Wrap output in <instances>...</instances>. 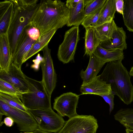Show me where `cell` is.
<instances>
[{
    "label": "cell",
    "instance_id": "cell-6",
    "mask_svg": "<svg viewBox=\"0 0 133 133\" xmlns=\"http://www.w3.org/2000/svg\"><path fill=\"white\" fill-rule=\"evenodd\" d=\"M0 110L4 115L11 118L22 132H29L38 129L36 121L28 111L13 107L0 99Z\"/></svg>",
    "mask_w": 133,
    "mask_h": 133
},
{
    "label": "cell",
    "instance_id": "cell-2",
    "mask_svg": "<svg viewBox=\"0 0 133 133\" xmlns=\"http://www.w3.org/2000/svg\"><path fill=\"white\" fill-rule=\"evenodd\" d=\"M99 76L101 78L110 85L112 91L124 103L128 105L133 102L131 76L122 61L107 63Z\"/></svg>",
    "mask_w": 133,
    "mask_h": 133
},
{
    "label": "cell",
    "instance_id": "cell-17",
    "mask_svg": "<svg viewBox=\"0 0 133 133\" xmlns=\"http://www.w3.org/2000/svg\"><path fill=\"white\" fill-rule=\"evenodd\" d=\"M93 0H80L77 4L69 9L70 13L66 25L79 26L85 18L84 8Z\"/></svg>",
    "mask_w": 133,
    "mask_h": 133
},
{
    "label": "cell",
    "instance_id": "cell-27",
    "mask_svg": "<svg viewBox=\"0 0 133 133\" xmlns=\"http://www.w3.org/2000/svg\"><path fill=\"white\" fill-rule=\"evenodd\" d=\"M0 92L16 95L20 99L22 94L12 85L1 79Z\"/></svg>",
    "mask_w": 133,
    "mask_h": 133
},
{
    "label": "cell",
    "instance_id": "cell-22",
    "mask_svg": "<svg viewBox=\"0 0 133 133\" xmlns=\"http://www.w3.org/2000/svg\"><path fill=\"white\" fill-rule=\"evenodd\" d=\"M116 11L115 0H106L103 6L99 18L94 28L103 23L111 22L115 18Z\"/></svg>",
    "mask_w": 133,
    "mask_h": 133
},
{
    "label": "cell",
    "instance_id": "cell-11",
    "mask_svg": "<svg viewBox=\"0 0 133 133\" xmlns=\"http://www.w3.org/2000/svg\"><path fill=\"white\" fill-rule=\"evenodd\" d=\"M21 68L11 62L7 71L0 70V79L12 85L22 93L28 92L29 86Z\"/></svg>",
    "mask_w": 133,
    "mask_h": 133
},
{
    "label": "cell",
    "instance_id": "cell-8",
    "mask_svg": "<svg viewBox=\"0 0 133 133\" xmlns=\"http://www.w3.org/2000/svg\"><path fill=\"white\" fill-rule=\"evenodd\" d=\"M79 39V26H74L66 31L58 49L57 56L60 61L66 64L74 60Z\"/></svg>",
    "mask_w": 133,
    "mask_h": 133
},
{
    "label": "cell",
    "instance_id": "cell-10",
    "mask_svg": "<svg viewBox=\"0 0 133 133\" xmlns=\"http://www.w3.org/2000/svg\"><path fill=\"white\" fill-rule=\"evenodd\" d=\"M79 95L71 92L64 93L54 100L53 108L60 116L69 118L77 115L76 109Z\"/></svg>",
    "mask_w": 133,
    "mask_h": 133
},
{
    "label": "cell",
    "instance_id": "cell-3",
    "mask_svg": "<svg viewBox=\"0 0 133 133\" xmlns=\"http://www.w3.org/2000/svg\"><path fill=\"white\" fill-rule=\"evenodd\" d=\"M13 15L7 35L12 60L20 37L25 27L31 23L39 5L37 0H12Z\"/></svg>",
    "mask_w": 133,
    "mask_h": 133
},
{
    "label": "cell",
    "instance_id": "cell-34",
    "mask_svg": "<svg viewBox=\"0 0 133 133\" xmlns=\"http://www.w3.org/2000/svg\"><path fill=\"white\" fill-rule=\"evenodd\" d=\"M129 73L131 76L133 77V66H132L131 68L129 71Z\"/></svg>",
    "mask_w": 133,
    "mask_h": 133
},
{
    "label": "cell",
    "instance_id": "cell-1",
    "mask_svg": "<svg viewBox=\"0 0 133 133\" xmlns=\"http://www.w3.org/2000/svg\"><path fill=\"white\" fill-rule=\"evenodd\" d=\"M70 13L66 4L60 0H41L31 24L39 30L41 36L66 25Z\"/></svg>",
    "mask_w": 133,
    "mask_h": 133
},
{
    "label": "cell",
    "instance_id": "cell-24",
    "mask_svg": "<svg viewBox=\"0 0 133 133\" xmlns=\"http://www.w3.org/2000/svg\"><path fill=\"white\" fill-rule=\"evenodd\" d=\"M114 20L94 27L95 32L98 38L102 42L110 39L117 27Z\"/></svg>",
    "mask_w": 133,
    "mask_h": 133
},
{
    "label": "cell",
    "instance_id": "cell-23",
    "mask_svg": "<svg viewBox=\"0 0 133 133\" xmlns=\"http://www.w3.org/2000/svg\"><path fill=\"white\" fill-rule=\"evenodd\" d=\"M114 117L126 129L133 130V108H121L116 112Z\"/></svg>",
    "mask_w": 133,
    "mask_h": 133
},
{
    "label": "cell",
    "instance_id": "cell-33",
    "mask_svg": "<svg viewBox=\"0 0 133 133\" xmlns=\"http://www.w3.org/2000/svg\"><path fill=\"white\" fill-rule=\"evenodd\" d=\"M0 133H4L3 132H1ZM20 133H51L48 132H46L44 131H42L39 129H37L34 131L29 132H21Z\"/></svg>",
    "mask_w": 133,
    "mask_h": 133
},
{
    "label": "cell",
    "instance_id": "cell-14",
    "mask_svg": "<svg viewBox=\"0 0 133 133\" xmlns=\"http://www.w3.org/2000/svg\"><path fill=\"white\" fill-rule=\"evenodd\" d=\"M125 32L122 27L117 26L113 32L111 38L102 42V47L107 50L112 51L119 49L123 50L127 48Z\"/></svg>",
    "mask_w": 133,
    "mask_h": 133
},
{
    "label": "cell",
    "instance_id": "cell-30",
    "mask_svg": "<svg viewBox=\"0 0 133 133\" xmlns=\"http://www.w3.org/2000/svg\"><path fill=\"white\" fill-rule=\"evenodd\" d=\"M115 95L114 94L112 91L111 93L109 94L104 95L101 96L103 98L105 101L109 104L110 114L114 108V98Z\"/></svg>",
    "mask_w": 133,
    "mask_h": 133
},
{
    "label": "cell",
    "instance_id": "cell-4",
    "mask_svg": "<svg viewBox=\"0 0 133 133\" xmlns=\"http://www.w3.org/2000/svg\"><path fill=\"white\" fill-rule=\"evenodd\" d=\"M29 86V91L22 94L20 99L27 109H52L51 98L42 81L30 78L25 75Z\"/></svg>",
    "mask_w": 133,
    "mask_h": 133
},
{
    "label": "cell",
    "instance_id": "cell-16",
    "mask_svg": "<svg viewBox=\"0 0 133 133\" xmlns=\"http://www.w3.org/2000/svg\"><path fill=\"white\" fill-rule=\"evenodd\" d=\"M12 0L0 2V34L7 33L14 10Z\"/></svg>",
    "mask_w": 133,
    "mask_h": 133
},
{
    "label": "cell",
    "instance_id": "cell-12",
    "mask_svg": "<svg viewBox=\"0 0 133 133\" xmlns=\"http://www.w3.org/2000/svg\"><path fill=\"white\" fill-rule=\"evenodd\" d=\"M27 26L24 28L20 37L12 61L13 64L21 68L23 63L25 57L37 41L34 39L28 34Z\"/></svg>",
    "mask_w": 133,
    "mask_h": 133
},
{
    "label": "cell",
    "instance_id": "cell-31",
    "mask_svg": "<svg viewBox=\"0 0 133 133\" xmlns=\"http://www.w3.org/2000/svg\"><path fill=\"white\" fill-rule=\"evenodd\" d=\"M116 11L118 13L123 15L124 1L123 0H115Z\"/></svg>",
    "mask_w": 133,
    "mask_h": 133
},
{
    "label": "cell",
    "instance_id": "cell-5",
    "mask_svg": "<svg viewBox=\"0 0 133 133\" xmlns=\"http://www.w3.org/2000/svg\"><path fill=\"white\" fill-rule=\"evenodd\" d=\"M27 110L37 122L38 129L42 131L57 133L65 123L62 117L55 113L52 109Z\"/></svg>",
    "mask_w": 133,
    "mask_h": 133
},
{
    "label": "cell",
    "instance_id": "cell-19",
    "mask_svg": "<svg viewBox=\"0 0 133 133\" xmlns=\"http://www.w3.org/2000/svg\"><path fill=\"white\" fill-rule=\"evenodd\" d=\"M93 54L105 63L116 61H122L124 58L123 50L119 49L112 51L107 50L102 47L100 44L97 48Z\"/></svg>",
    "mask_w": 133,
    "mask_h": 133
},
{
    "label": "cell",
    "instance_id": "cell-29",
    "mask_svg": "<svg viewBox=\"0 0 133 133\" xmlns=\"http://www.w3.org/2000/svg\"><path fill=\"white\" fill-rule=\"evenodd\" d=\"M102 8L85 18L81 24L85 28L92 26L96 23L99 17Z\"/></svg>",
    "mask_w": 133,
    "mask_h": 133
},
{
    "label": "cell",
    "instance_id": "cell-32",
    "mask_svg": "<svg viewBox=\"0 0 133 133\" xmlns=\"http://www.w3.org/2000/svg\"><path fill=\"white\" fill-rule=\"evenodd\" d=\"M14 122L13 119L11 117H7L4 119L3 123L7 127H10L14 124Z\"/></svg>",
    "mask_w": 133,
    "mask_h": 133
},
{
    "label": "cell",
    "instance_id": "cell-15",
    "mask_svg": "<svg viewBox=\"0 0 133 133\" xmlns=\"http://www.w3.org/2000/svg\"><path fill=\"white\" fill-rule=\"evenodd\" d=\"M89 56V62L87 69L85 71L82 70L79 74L83 83H88L96 77L105 64L93 54Z\"/></svg>",
    "mask_w": 133,
    "mask_h": 133
},
{
    "label": "cell",
    "instance_id": "cell-20",
    "mask_svg": "<svg viewBox=\"0 0 133 133\" xmlns=\"http://www.w3.org/2000/svg\"><path fill=\"white\" fill-rule=\"evenodd\" d=\"M85 29L84 55L90 56L93 54L101 41L97 36L94 27L90 26L85 28Z\"/></svg>",
    "mask_w": 133,
    "mask_h": 133
},
{
    "label": "cell",
    "instance_id": "cell-9",
    "mask_svg": "<svg viewBox=\"0 0 133 133\" xmlns=\"http://www.w3.org/2000/svg\"><path fill=\"white\" fill-rule=\"evenodd\" d=\"M43 57L41 66L42 72V81L49 95L51 97L55 88L57 82V75L54 68L53 61L51 55V50L48 45L42 50Z\"/></svg>",
    "mask_w": 133,
    "mask_h": 133
},
{
    "label": "cell",
    "instance_id": "cell-7",
    "mask_svg": "<svg viewBox=\"0 0 133 133\" xmlns=\"http://www.w3.org/2000/svg\"><path fill=\"white\" fill-rule=\"evenodd\" d=\"M97 121L91 115H79L65 121L63 127L57 133H96Z\"/></svg>",
    "mask_w": 133,
    "mask_h": 133
},
{
    "label": "cell",
    "instance_id": "cell-21",
    "mask_svg": "<svg viewBox=\"0 0 133 133\" xmlns=\"http://www.w3.org/2000/svg\"><path fill=\"white\" fill-rule=\"evenodd\" d=\"M56 31L53 30L41 36L25 57L23 63L39 51H41L44 47L48 45Z\"/></svg>",
    "mask_w": 133,
    "mask_h": 133
},
{
    "label": "cell",
    "instance_id": "cell-13",
    "mask_svg": "<svg viewBox=\"0 0 133 133\" xmlns=\"http://www.w3.org/2000/svg\"><path fill=\"white\" fill-rule=\"evenodd\" d=\"M80 90L82 95L93 94L100 96L109 94L112 92L110 85L101 78L99 75L88 83H82Z\"/></svg>",
    "mask_w": 133,
    "mask_h": 133
},
{
    "label": "cell",
    "instance_id": "cell-18",
    "mask_svg": "<svg viewBox=\"0 0 133 133\" xmlns=\"http://www.w3.org/2000/svg\"><path fill=\"white\" fill-rule=\"evenodd\" d=\"M12 61L7 34H0V70L8 71Z\"/></svg>",
    "mask_w": 133,
    "mask_h": 133
},
{
    "label": "cell",
    "instance_id": "cell-35",
    "mask_svg": "<svg viewBox=\"0 0 133 133\" xmlns=\"http://www.w3.org/2000/svg\"><path fill=\"white\" fill-rule=\"evenodd\" d=\"M126 133H133V130L126 129H125Z\"/></svg>",
    "mask_w": 133,
    "mask_h": 133
},
{
    "label": "cell",
    "instance_id": "cell-28",
    "mask_svg": "<svg viewBox=\"0 0 133 133\" xmlns=\"http://www.w3.org/2000/svg\"><path fill=\"white\" fill-rule=\"evenodd\" d=\"M106 0H93L84 8L85 17L102 8Z\"/></svg>",
    "mask_w": 133,
    "mask_h": 133
},
{
    "label": "cell",
    "instance_id": "cell-26",
    "mask_svg": "<svg viewBox=\"0 0 133 133\" xmlns=\"http://www.w3.org/2000/svg\"><path fill=\"white\" fill-rule=\"evenodd\" d=\"M18 96L0 92V99L9 105L25 111H28Z\"/></svg>",
    "mask_w": 133,
    "mask_h": 133
},
{
    "label": "cell",
    "instance_id": "cell-25",
    "mask_svg": "<svg viewBox=\"0 0 133 133\" xmlns=\"http://www.w3.org/2000/svg\"><path fill=\"white\" fill-rule=\"evenodd\" d=\"M123 19L125 25L133 32V0H124Z\"/></svg>",
    "mask_w": 133,
    "mask_h": 133
}]
</instances>
